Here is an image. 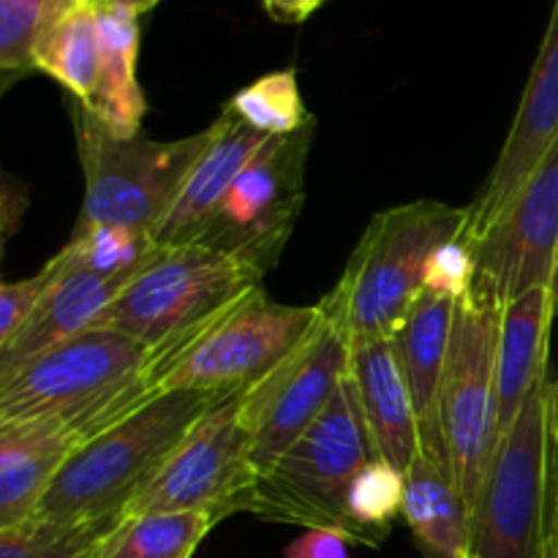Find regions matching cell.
<instances>
[{"label":"cell","mask_w":558,"mask_h":558,"mask_svg":"<svg viewBox=\"0 0 558 558\" xmlns=\"http://www.w3.org/2000/svg\"><path fill=\"white\" fill-rule=\"evenodd\" d=\"M267 140L270 136L259 134L240 118H234L229 109H223L210 123V142L202 150V156L196 158L172 210L167 213L161 227L153 234L156 243L161 248H172V245L194 240V234L205 227L213 210L221 205L234 178L265 147Z\"/></svg>","instance_id":"cell-18"},{"label":"cell","mask_w":558,"mask_h":558,"mask_svg":"<svg viewBox=\"0 0 558 558\" xmlns=\"http://www.w3.org/2000/svg\"><path fill=\"white\" fill-rule=\"evenodd\" d=\"M501 308L472 292L456 308L450 352L436 398L434 441L469 512L477 505L485 472L499 445L496 425V354Z\"/></svg>","instance_id":"cell-8"},{"label":"cell","mask_w":558,"mask_h":558,"mask_svg":"<svg viewBox=\"0 0 558 558\" xmlns=\"http://www.w3.org/2000/svg\"><path fill=\"white\" fill-rule=\"evenodd\" d=\"M54 278H58V267L49 259L47 267L33 278L3 281V287H0V347L9 343L25 327V322L36 314L41 300L52 289Z\"/></svg>","instance_id":"cell-31"},{"label":"cell","mask_w":558,"mask_h":558,"mask_svg":"<svg viewBox=\"0 0 558 558\" xmlns=\"http://www.w3.org/2000/svg\"><path fill=\"white\" fill-rule=\"evenodd\" d=\"M466 245L477 259L474 292L499 308L529 289L550 287L558 259V142L501 216Z\"/></svg>","instance_id":"cell-13"},{"label":"cell","mask_w":558,"mask_h":558,"mask_svg":"<svg viewBox=\"0 0 558 558\" xmlns=\"http://www.w3.org/2000/svg\"><path fill=\"white\" fill-rule=\"evenodd\" d=\"M371 458L376 452L347 371L322 417L259 474L248 512L262 521L332 529L352 539L343 505L354 474Z\"/></svg>","instance_id":"cell-6"},{"label":"cell","mask_w":558,"mask_h":558,"mask_svg":"<svg viewBox=\"0 0 558 558\" xmlns=\"http://www.w3.org/2000/svg\"><path fill=\"white\" fill-rule=\"evenodd\" d=\"M314 123L292 136H270L229 185L194 240L245 256L270 270L305 205V161Z\"/></svg>","instance_id":"cell-11"},{"label":"cell","mask_w":558,"mask_h":558,"mask_svg":"<svg viewBox=\"0 0 558 558\" xmlns=\"http://www.w3.org/2000/svg\"><path fill=\"white\" fill-rule=\"evenodd\" d=\"M558 142V0H554L548 31L539 44L537 60L529 74L526 90H523L521 107L510 125L499 158L488 172L485 183L480 185L477 196L469 205L466 227L461 240L472 243L477 240L507 205L515 199L518 191L526 185L534 169L543 163L550 147Z\"/></svg>","instance_id":"cell-14"},{"label":"cell","mask_w":558,"mask_h":558,"mask_svg":"<svg viewBox=\"0 0 558 558\" xmlns=\"http://www.w3.org/2000/svg\"><path fill=\"white\" fill-rule=\"evenodd\" d=\"M98 38H101V60L98 80L90 101L82 107L120 140L142 134V118L147 101L136 80V58H140V14L125 5L98 0Z\"/></svg>","instance_id":"cell-20"},{"label":"cell","mask_w":558,"mask_h":558,"mask_svg":"<svg viewBox=\"0 0 558 558\" xmlns=\"http://www.w3.org/2000/svg\"><path fill=\"white\" fill-rule=\"evenodd\" d=\"M401 515L428 558H458L472 548V512L436 447H420L409 466Z\"/></svg>","instance_id":"cell-21"},{"label":"cell","mask_w":558,"mask_h":558,"mask_svg":"<svg viewBox=\"0 0 558 558\" xmlns=\"http://www.w3.org/2000/svg\"><path fill=\"white\" fill-rule=\"evenodd\" d=\"M223 109H229L234 118L265 136H292L314 123L305 109L294 69L270 71V74L259 76L243 90L234 93Z\"/></svg>","instance_id":"cell-27"},{"label":"cell","mask_w":558,"mask_h":558,"mask_svg":"<svg viewBox=\"0 0 558 558\" xmlns=\"http://www.w3.org/2000/svg\"><path fill=\"white\" fill-rule=\"evenodd\" d=\"M550 381H537L512 428L496 445L472 510L480 558H534L548 523Z\"/></svg>","instance_id":"cell-9"},{"label":"cell","mask_w":558,"mask_h":558,"mask_svg":"<svg viewBox=\"0 0 558 558\" xmlns=\"http://www.w3.org/2000/svg\"><path fill=\"white\" fill-rule=\"evenodd\" d=\"M316 305L276 303L265 287L240 294L153 374V396L172 390L240 392L276 368L314 327Z\"/></svg>","instance_id":"cell-7"},{"label":"cell","mask_w":558,"mask_h":558,"mask_svg":"<svg viewBox=\"0 0 558 558\" xmlns=\"http://www.w3.org/2000/svg\"><path fill=\"white\" fill-rule=\"evenodd\" d=\"M161 254L153 234L109 223L76 227L54 262L65 272H90L98 278H136Z\"/></svg>","instance_id":"cell-24"},{"label":"cell","mask_w":558,"mask_h":558,"mask_svg":"<svg viewBox=\"0 0 558 558\" xmlns=\"http://www.w3.org/2000/svg\"><path fill=\"white\" fill-rule=\"evenodd\" d=\"M85 196L76 227L109 223L156 234L210 142V125L174 142L109 134L80 101L71 104Z\"/></svg>","instance_id":"cell-5"},{"label":"cell","mask_w":558,"mask_h":558,"mask_svg":"<svg viewBox=\"0 0 558 558\" xmlns=\"http://www.w3.org/2000/svg\"><path fill=\"white\" fill-rule=\"evenodd\" d=\"M114 523H52L27 518L0 529V558H101Z\"/></svg>","instance_id":"cell-28"},{"label":"cell","mask_w":558,"mask_h":558,"mask_svg":"<svg viewBox=\"0 0 558 558\" xmlns=\"http://www.w3.org/2000/svg\"><path fill=\"white\" fill-rule=\"evenodd\" d=\"M240 392L196 420L158 477L131 501L123 521L145 512L199 510L218 521L248 512L259 472L251 456V434L240 420Z\"/></svg>","instance_id":"cell-10"},{"label":"cell","mask_w":558,"mask_h":558,"mask_svg":"<svg viewBox=\"0 0 558 558\" xmlns=\"http://www.w3.org/2000/svg\"><path fill=\"white\" fill-rule=\"evenodd\" d=\"M153 349L107 327H93L0 381V423L65 417L101 430L153 398Z\"/></svg>","instance_id":"cell-3"},{"label":"cell","mask_w":558,"mask_h":558,"mask_svg":"<svg viewBox=\"0 0 558 558\" xmlns=\"http://www.w3.org/2000/svg\"><path fill=\"white\" fill-rule=\"evenodd\" d=\"M458 558H480L477 554H474V550L472 548H469V550H463V554L461 556H458Z\"/></svg>","instance_id":"cell-39"},{"label":"cell","mask_w":558,"mask_h":558,"mask_svg":"<svg viewBox=\"0 0 558 558\" xmlns=\"http://www.w3.org/2000/svg\"><path fill=\"white\" fill-rule=\"evenodd\" d=\"M104 434L85 420L0 423V529L25 523L69 458Z\"/></svg>","instance_id":"cell-15"},{"label":"cell","mask_w":558,"mask_h":558,"mask_svg":"<svg viewBox=\"0 0 558 558\" xmlns=\"http://www.w3.org/2000/svg\"><path fill=\"white\" fill-rule=\"evenodd\" d=\"M325 0H265V9L278 22H300L314 14Z\"/></svg>","instance_id":"cell-33"},{"label":"cell","mask_w":558,"mask_h":558,"mask_svg":"<svg viewBox=\"0 0 558 558\" xmlns=\"http://www.w3.org/2000/svg\"><path fill=\"white\" fill-rule=\"evenodd\" d=\"M534 558H556L554 556V545H550L548 534H543V539H539L537 550H534Z\"/></svg>","instance_id":"cell-37"},{"label":"cell","mask_w":558,"mask_h":558,"mask_svg":"<svg viewBox=\"0 0 558 558\" xmlns=\"http://www.w3.org/2000/svg\"><path fill=\"white\" fill-rule=\"evenodd\" d=\"M109 3H118V5H125V9L136 11V14H145V11H150L153 5L158 3V0H109Z\"/></svg>","instance_id":"cell-36"},{"label":"cell","mask_w":558,"mask_h":558,"mask_svg":"<svg viewBox=\"0 0 558 558\" xmlns=\"http://www.w3.org/2000/svg\"><path fill=\"white\" fill-rule=\"evenodd\" d=\"M65 3L71 0H0V69L5 76L33 71V47Z\"/></svg>","instance_id":"cell-29"},{"label":"cell","mask_w":558,"mask_h":558,"mask_svg":"<svg viewBox=\"0 0 558 558\" xmlns=\"http://www.w3.org/2000/svg\"><path fill=\"white\" fill-rule=\"evenodd\" d=\"M550 287L529 289L501 308L496 354V425L499 439L512 428L537 381L548 376V332L554 322Z\"/></svg>","instance_id":"cell-19"},{"label":"cell","mask_w":558,"mask_h":558,"mask_svg":"<svg viewBox=\"0 0 558 558\" xmlns=\"http://www.w3.org/2000/svg\"><path fill=\"white\" fill-rule=\"evenodd\" d=\"M550 298H554V311L558 314V259L554 267V278H550Z\"/></svg>","instance_id":"cell-38"},{"label":"cell","mask_w":558,"mask_h":558,"mask_svg":"<svg viewBox=\"0 0 558 558\" xmlns=\"http://www.w3.org/2000/svg\"><path fill=\"white\" fill-rule=\"evenodd\" d=\"M474 283H477V259L472 248L461 238L445 240L425 265V289L461 303L474 292Z\"/></svg>","instance_id":"cell-30"},{"label":"cell","mask_w":558,"mask_h":558,"mask_svg":"<svg viewBox=\"0 0 558 558\" xmlns=\"http://www.w3.org/2000/svg\"><path fill=\"white\" fill-rule=\"evenodd\" d=\"M352 539L332 529H305L281 558H352Z\"/></svg>","instance_id":"cell-32"},{"label":"cell","mask_w":558,"mask_h":558,"mask_svg":"<svg viewBox=\"0 0 558 558\" xmlns=\"http://www.w3.org/2000/svg\"><path fill=\"white\" fill-rule=\"evenodd\" d=\"M349 376L357 390L376 458H385L403 474L420 456V420L412 390L390 341L349 347Z\"/></svg>","instance_id":"cell-16"},{"label":"cell","mask_w":558,"mask_h":558,"mask_svg":"<svg viewBox=\"0 0 558 558\" xmlns=\"http://www.w3.org/2000/svg\"><path fill=\"white\" fill-rule=\"evenodd\" d=\"M54 267H58V278L36 308V314L25 322V327L9 343L0 347V381L14 376L16 371L25 368L31 360L41 357L49 349L98 327V322L112 308L114 300L134 281V278H98L90 272H65L58 262H54Z\"/></svg>","instance_id":"cell-17"},{"label":"cell","mask_w":558,"mask_h":558,"mask_svg":"<svg viewBox=\"0 0 558 558\" xmlns=\"http://www.w3.org/2000/svg\"><path fill=\"white\" fill-rule=\"evenodd\" d=\"M347 371V338L319 305V316L303 341L240 392V420L251 434L256 472L270 469L322 417Z\"/></svg>","instance_id":"cell-12"},{"label":"cell","mask_w":558,"mask_h":558,"mask_svg":"<svg viewBox=\"0 0 558 558\" xmlns=\"http://www.w3.org/2000/svg\"><path fill=\"white\" fill-rule=\"evenodd\" d=\"M96 3H98V0H96Z\"/></svg>","instance_id":"cell-40"},{"label":"cell","mask_w":558,"mask_h":558,"mask_svg":"<svg viewBox=\"0 0 558 558\" xmlns=\"http://www.w3.org/2000/svg\"><path fill=\"white\" fill-rule=\"evenodd\" d=\"M550 439L558 447V376L550 385Z\"/></svg>","instance_id":"cell-35"},{"label":"cell","mask_w":558,"mask_h":558,"mask_svg":"<svg viewBox=\"0 0 558 558\" xmlns=\"http://www.w3.org/2000/svg\"><path fill=\"white\" fill-rule=\"evenodd\" d=\"M469 207L420 199L371 218L322 311L349 347L390 341L425 289V265L445 240L461 238Z\"/></svg>","instance_id":"cell-2"},{"label":"cell","mask_w":558,"mask_h":558,"mask_svg":"<svg viewBox=\"0 0 558 558\" xmlns=\"http://www.w3.org/2000/svg\"><path fill=\"white\" fill-rule=\"evenodd\" d=\"M403 494H407V474L385 458H371L354 474L347 490V505H343L354 543L379 545L390 532L398 512L403 510Z\"/></svg>","instance_id":"cell-26"},{"label":"cell","mask_w":558,"mask_h":558,"mask_svg":"<svg viewBox=\"0 0 558 558\" xmlns=\"http://www.w3.org/2000/svg\"><path fill=\"white\" fill-rule=\"evenodd\" d=\"M456 308V300L423 289L414 308L403 319L401 330L392 336V349H396V357L412 390L414 409H417L420 439H434L436 398H439L441 374H445L447 352H450Z\"/></svg>","instance_id":"cell-22"},{"label":"cell","mask_w":558,"mask_h":558,"mask_svg":"<svg viewBox=\"0 0 558 558\" xmlns=\"http://www.w3.org/2000/svg\"><path fill=\"white\" fill-rule=\"evenodd\" d=\"M216 523V515L199 510L145 512L114 529L101 558H191Z\"/></svg>","instance_id":"cell-25"},{"label":"cell","mask_w":558,"mask_h":558,"mask_svg":"<svg viewBox=\"0 0 558 558\" xmlns=\"http://www.w3.org/2000/svg\"><path fill=\"white\" fill-rule=\"evenodd\" d=\"M545 534H548L550 545H554V556L558 558V480H556L554 496H550V505H548V523H545Z\"/></svg>","instance_id":"cell-34"},{"label":"cell","mask_w":558,"mask_h":558,"mask_svg":"<svg viewBox=\"0 0 558 558\" xmlns=\"http://www.w3.org/2000/svg\"><path fill=\"white\" fill-rule=\"evenodd\" d=\"M101 38H98L96 0L65 3L38 36L33 47V71L52 76L74 96V101H90L98 80Z\"/></svg>","instance_id":"cell-23"},{"label":"cell","mask_w":558,"mask_h":558,"mask_svg":"<svg viewBox=\"0 0 558 558\" xmlns=\"http://www.w3.org/2000/svg\"><path fill=\"white\" fill-rule=\"evenodd\" d=\"M232 392H158L82 445L69 458L31 518L52 523H114L158 477L196 420Z\"/></svg>","instance_id":"cell-1"},{"label":"cell","mask_w":558,"mask_h":558,"mask_svg":"<svg viewBox=\"0 0 558 558\" xmlns=\"http://www.w3.org/2000/svg\"><path fill=\"white\" fill-rule=\"evenodd\" d=\"M265 267L202 240L161 248L158 259L123 289L98 327L134 338L163 357L240 294L262 287Z\"/></svg>","instance_id":"cell-4"}]
</instances>
